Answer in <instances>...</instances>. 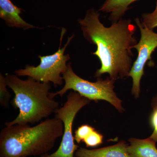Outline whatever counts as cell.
Segmentation results:
<instances>
[{"instance_id":"1","label":"cell","mask_w":157,"mask_h":157,"mask_svg":"<svg viewBox=\"0 0 157 157\" xmlns=\"http://www.w3.org/2000/svg\"><path fill=\"white\" fill-rule=\"evenodd\" d=\"M100 15L92 8L83 19L78 20L85 39L97 46L92 54L100 60L101 67L94 77L108 73L115 81L128 77L134 56L132 49L137 43L135 37L137 27L131 20L123 18L107 27L100 21Z\"/></svg>"},{"instance_id":"16","label":"cell","mask_w":157,"mask_h":157,"mask_svg":"<svg viewBox=\"0 0 157 157\" xmlns=\"http://www.w3.org/2000/svg\"><path fill=\"white\" fill-rule=\"evenodd\" d=\"M153 110L151 116L150 122L152 128L153 129V132L150 137L153 140L157 142V98L154 101L153 104Z\"/></svg>"},{"instance_id":"5","label":"cell","mask_w":157,"mask_h":157,"mask_svg":"<svg viewBox=\"0 0 157 157\" xmlns=\"http://www.w3.org/2000/svg\"><path fill=\"white\" fill-rule=\"evenodd\" d=\"M66 32V29H62L59 47L56 52L46 56H39L41 60L40 64L37 67L27 65L25 69L16 70L15 73L18 76H27L41 82H52L56 87L62 85L64 79L61 74L63 75L67 70V63L70 59L69 54H64L65 50L74 36L73 35L69 37L64 47L61 48L63 37Z\"/></svg>"},{"instance_id":"11","label":"cell","mask_w":157,"mask_h":157,"mask_svg":"<svg viewBox=\"0 0 157 157\" xmlns=\"http://www.w3.org/2000/svg\"><path fill=\"white\" fill-rule=\"evenodd\" d=\"M138 0H106L99 11L109 14V21L112 23L121 19L129 9L131 4Z\"/></svg>"},{"instance_id":"15","label":"cell","mask_w":157,"mask_h":157,"mask_svg":"<svg viewBox=\"0 0 157 157\" xmlns=\"http://www.w3.org/2000/svg\"><path fill=\"white\" fill-rule=\"evenodd\" d=\"M94 128L90 126L87 124L82 125L78 127V129L75 131L74 135V140L76 142L79 144L84 140Z\"/></svg>"},{"instance_id":"7","label":"cell","mask_w":157,"mask_h":157,"mask_svg":"<svg viewBox=\"0 0 157 157\" xmlns=\"http://www.w3.org/2000/svg\"><path fill=\"white\" fill-rule=\"evenodd\" d=\"M135 21L140 32V39L133 48L137 50V58L133 63L129 76L133 79L132 94L138 98L140 92V81L144 74V68L147 62L151 60V54L157 48V33L152 30L144 27L138 17Z\"/></svg>"},{"instance_id":"4","label":"cell","mask_w":157,"mask_h":157,"mask_svg":"<svg viewBox=\"0 0 157 157\" xmlns=\"http://www.w3.org/2000/svg\"><path fill=\"white\" fill-rule=\"evenodd\" d=\"M67 65V70L63 74L64 86L58 91L51 93V98H54L58 95L63 97L67 91L72 90L90 101L105 100L113 105L120 112L124 111L122 101L117 98L113 91L115 80L109 77L106 79L99 77L97 81L91 82L76 75L73 71L71 63Z\"/></svg>"},{"instance_id":"14","label":"cell","mask_w":157,"mask_h":157,"mask_svg":"<svg viewBox=\"0 0 157 157\" xmlns=\"http://www.w3.org/2000/svg\"><path fill=\"white\" fill-rule=\"evenodd\" d=\"M103 135L96 131L93 130L83 140L87 147H96L103 143Z\"/></svg>"},{"instance_id":"13","label":"cell","mask_w":157,"mask_h":157,"mask_svg":"<svg viewBox=\"0 0 157 157\" xmlns=\"http://www.w3.org/2000/svg\"><path fill=\"white\" fill-rule=\"evenodd\" d=\"M5 77L1 74L0 75V104L2 107L8 108L11 95L7 88Z\"/></svg>"},{"instance_id":"6","label":"cell","mask_w":157,"mask_h":157,"mask_svg":"<svg viewBox=\"0 0 157 157\" xmlns=\"http://www.w3.org/2000/svg\"><path fill=\"white\" fill-rule=\"evenodd\" d=\"M90 100L81 96L78 92L71 91L62 107L57 109L55 117L63 124V134L58 149L52 153L45 154L40 157H74L78 146L74 142L73 135V122L76 114L82 108L90 104Z\"/></svg>"},{"instance_id":"9","label":"cell","mask_w":157,"mask_h":157,"mask_svg":"<svg viewBox=\"0 0 157 157\" xmlns=\"http://www.w3.org/2000/svg\"><path fill=\"white\" fill-rule=\"evenodd\" d=\"M128 145L122 140L115 145L96 149L80 147L75 153V157H130Z\"/></svg>"},{"instance_id":"2","label":"cell","mask_w":157,"mask_h":157,"mask_svg":"<svg viewBox=\"0 0 157 157\" xmlns=\"http://www.w3.org/2000/svg\"><path fill=\"white\" fill-rule=\"evenodd\" d=\"M63 122L55 117L34 126L14 124L0 133V157L37 156L48 153L63 134Z\"/></svg>"},{"instance_id":"10","label":"cell","mask_w":157,"mask_h":157,"mask_svg":"<svg viewBox=\"0 0 157 157\" xmlns=\"http://www.w3.org/2000/svg\"><path fill=\"white\" fill-rule=\"evenodd\" d=\"M128 151L130 157H157L156 142L150 137L145 139L130 138Z\"/></svg>"},{"instance_id":"12","label":"cell","mask_w":157,"mask_h":157,"mask_svg":"<svg viewBox=\"0 0 157 157\" xmlns=\"http://www.w3.org/2000/svg\"><path fill=\"white\" fill-rule=\"evenodd\" d=\"M141 17V24L144 27L152 30L157 27V1L154 11L151 13H143Z\"/></svg>"},{"instance_id":"3","label":"cell","mask_w":157,"mask_h":157,"mask_svg":"<svg viewBox=\"0 0 157 157\" xmlns=\"http://www.w3.org/2000/svg\"><path fill=\"white\" fill-rule=\"evenodd\" d=\"M5 80L7 86L14 94L11 105L19 110L17 117L11 121L6 122V126L33 124L55 113L59 108V102L50 97V82H41L30 77L22 80L10 74L5 77Z\"/></svg>"},{"instance_id":"8","label":"cell","mask_w":157,"mask_h":157,"mask_svg":"<svg viewBox=\"0 0 157 157\" xmlns=\"http://www.w3.org/2000/svg\"><path fill=\"white\" fill-rule=\"evenodd\" d=\"M21 13V9L14 5L10 0H0V17L9 26L25 30L35 28L20 17Z\"/></svg>"}]
</instances>
